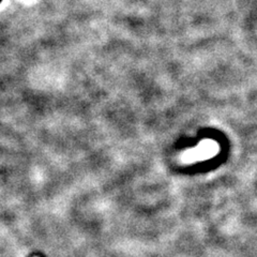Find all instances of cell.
<instances>
[{"label": "cell", "mask_w": 257, "mask_h": 257, "mask_svg": "<svg viewBox=\"0 0 257 257\" xmlns=\"http://www.w3.org/2000/svg\"><path fill=\"white\" fill-rule=\"evenodd\" d=\"M3 2V0H0V3H2Z\"/></svg>", "instance_id": "1"}]
</instances>
